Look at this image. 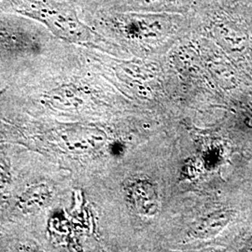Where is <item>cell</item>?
<instances>
[{
    "mask_svg": "<svg viewBox=\"0 0 252 252\" xmlns=\"http://www.w3.org/2000/svg\"><path fill=\"white\" fill-rule=\"evenodd\" d=\"M14 11L41 22L59 35L86 36L90 30L68 5L48 0H4Z\"/></svg>",
    "mask_w": 252,
    "mask_h": 252,
    "instance_id": "cell-1",
    "label": "cell"
},
{
    "mask_svg": "<svg viewBox=\"0 0 252 252\" xmlns=\"http://www.w3.org/2000/svg\"><path fill=\"white\" fill-rule=\"evenodd\" d=\"M180 0H134V7L146 12H160L166 8H173Z\"/></svg>",
    "mask_w": 252,
    "mask_h": 252,
    "instance_id": "cell-2",
    "label": "cell"
}]
</instances>
